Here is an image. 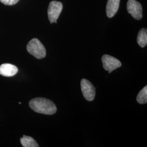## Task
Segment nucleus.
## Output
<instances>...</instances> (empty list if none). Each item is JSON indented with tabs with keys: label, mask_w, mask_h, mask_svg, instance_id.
I'll return each mask as SVG.
<instances>
[{
	"label": "nucleus",
	"mask_w": 147,
	"mask_h": 147,
	"mask_svg": "<svg viewBox=\"0 0 147 147\" xmlns=\"http://www.w3.org/2000/svg\"><path fill=\"white\" fill-rule=\"evenodd\" d=\"M19 0H0V2L5 5H16Z\"/></svg>",
	"instance_id": "f8f14e48"
},
{
	"label": "nucleus",
	"mask_w": 147,
	"mask_h": 147,
	"mask_svg": "<svg viewBox=\"0 0 147 147\" xmlns=\"http://www.w3.org/2000/svg\"><path fill=\"white\" fill-rule=\"evenodd\" d=\"M103 64V68L105 70L111 73L116 69L119 68L121 66V62L117 58L108 55H104L101 58Z\"/></svg>",
	"instance_id": "39448f33"
},
{
	"label": "nucleus",
	"mask_w": 147,
	"mask_h": 147,
	"mask_svg": "<svg viewBox=\"0 0 147 147\" xmlns=\"http://www.w3.org/2000/svg\"><path fill=\"white\" fill-rule=\"evenodd\" d=\"M81 88L83 95L86 100L91 101L94 99L95 88L90 81L86 79H82Z\"/></svg>",
	"instance_id": "423d86ee"
},
{
	"label": "nucleus",
	"mask_w": 147,
	"mask_h": 147,
	"mask_svg": "<svg viewBox=\"0 0 147 147\" xmlns=\"http://www.w3.org/2000/svg\"><path fill=\"white\" fill-rule=\"evenodd\" d=\"M127 11L136 20H141L142 18L141 4L136 0H128L127 2Z\"/></svg>",
	"instance_id": "20e7f679"
},
{
	"label": "nucleus",
	"mask_w": 147,
	"mask_h": 147,
	"mask_svg": "<svg viewBox=\"0 0 147 147\" xmlns=\"http://www.w3.org/2000/svg\"><path fill=\"white\" fill-rule=\"evenodd\" d=\"M120 0H108L106 5V14L108 18H111L116 15L119 9Z\"/></svg>",
	"instance_id": "6e6552de"
},
{
	"label": "nucleus",
	"mask_w": 147,
	"mask_h": 147,
	"mask_svg": "<svg viewBox=\"0 0 147 147\" xmlns=\"http://www.w3.org/2000/svg\"><path fill=\"white\" fill-rule=\"evenodd\" d=\"M27 50L37 59H42L46 56L45 48L37 38H33L28 42L27 45Z\"/></svg>",
	"instance_id": "f03ea898"
},
{
	"label": "nucleus",
	"mask_w": 147,
	"mask_h": 147,
	"mask_svg": "<svg viewBox=\"0 0 147 147\" xmlns=\"http://www.w3.org/2000/svg\"><path fill=\"white\" fill-rule=\"evenodd\" d=\"M29 106L34 112L46 115H52L57 111V107L51 100L44 98H36L30 100Z\"/></svg>",
	"instance_id": "f257e3e1"
},
{
	"label": "nucleus",
	"mask_w": 147,
	"mask_h": 147,
	"mask_svg": "<svg viewBox=\"0 0 147 147\" xmlns=\"http://www.w3.org/2000/svg\"><path fill=\"white\" fill-rule=\"evenodd\" d=\"M63 9V5L61 2L51 1L48 8L47 14L49 20L51 24L57 23V20L60 16Z\"/></svg>",
	"instance_id": "7ed1b4c3"
},
{
	"label": "nucleus",
	"mask_w": 147,
	"mask_h": 147,
	"mask_svg": "<svg viewBox=\"0 0 147 147\" xmlns=\"http://www.w3.org/2000/svg\"><path fill=\"white\" fill-rule=\"evenodd\" d=\"M137 42L140 47H144L147 44V30L146 28H142L138 34Z\"/></svg>",
	"instance_id": "1a4fd4ad"
},
{
	"label": "nucleus",
	"mask_w": 147,
	"mask_h": 147,
	"mask_svg": "<svg viewBox=\"0 0 147 147\" xmlns=\"http://www.w3.org/2000/svg\"><path fill=\"white\" fill-rule=\"evenodd\" d=\"M18 72V68L11 64L5 63L0 65V74L3 76L11 77Z\"/></svg>",
	"instance_id": "0eeeda50"
},
{
	"label": "nucleus",
	"mask_w": 147,
	"mask_h": 147,
	"mask_svg": "<svg viewBox=\"0 0 147 147\" xmlns=\"http://www.w3.org/2000/svg\"><path fill=\"white\" fill-rule=\"evenodd\" d=\"M20 142L22 147H38L39 145L36 141L31 137L24 135L20 139Z\"/></svg>",
	"instance_id": "9d476101"
},
{
	"label": "nucleus",
	"mask_w": 147,
	"mask_h": 147,
	"mask_svg": "<svg viewBox=\"0 0 147 147\" xmlns=\"http://www.w3.org/2000/svg\"><path fill=\"white\" fill-rule=\"evenodd\" d=\"M137 101L141 104H144L147 102V86H146L139 92L136 98Z\"/></svg>",
	"instance_id": "9b49d317"
}]
</instances>
